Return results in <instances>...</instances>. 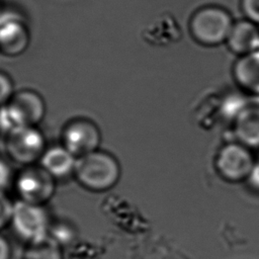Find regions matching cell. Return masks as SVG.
<instances>
[{
	"instance_id": "1",
	"label": "cell",
	"mask_w": 259,
	"mask_h": 259,
	"mask_svg": "<svg viewBox=\"0 0 259 259\" xmlns=\"http://www.w3.org/2000/svg\"><path fill=\"white\" fill-rule=\"evenodd\" d=\"M121 168L117 159L100 149L77 159L74 177L85 189L103 192L116 185Z\"/></svg>"
},
{
	"instance_id": "2",
	"label": "cell",
	"mask_w": 259,
	"mask_h": 259,
	"mask_svg": "<svg viewBox=\"0 0 259 259\" xmlns=\"http://www.w3.org/2000/svg\"><path fill=\"white\" fill-rule=\"evenodd\" d=\"M14 235L25 245L40 242L50 236L52 223L46 205L17 199L9 225Z\"/></svg>"
},
{
	"instance_id": "3",
	"label": "cell",
	"mask_w": 259,
	"mask_h": 259,
	"mask_svg": "<svg viewBox=\"0 0 259 259\" xmlns=\"http://www.w3.org/2000/svg\"><path fill=\"white\" fill-rule=\"evenodd\" d=\"M13 186L17 199L46 205L57 188V180L38 163L24 166L15 174Z\"/></svg>"
},
{
	"instance_id": "4",
	"label": "cell",
	"mask_w": 259,
	"mask_h": 259,
	"mask_svg": "<svg viewBox=\"0 0 259 259\" xmlns=\"http://www.w3.org/2000/svg\"><path fill=\"white\" fill-rule=\"evenodd\" d=\"M47 148L45 136L37 126H24L6 135L7 157L21 167L37 164Z\"/></svg>"
},
{
	"instance_id": "5",
	"label": "cell",
	"mask_w": 259,
	"mask_h": 259,
	"mask_svg": "<svg viewBox=\"0 0 259 259\" xmlns=\"http://www.w3.org/2000/svg\"><path fill=\"white\" fill-rule=\"evenodd\" d=\"M234 23L230 14L219 7H204L191 18L190 30L202 45L215 46L227 40Z\"/></svg>"
},
{
	"instance_id": "6",
	"label": "cell",
	"mask_w": 259,
	"mask_h": 259,
	"mask_svg": "<svg viewBox=\"0 0 259 259\" xmlns=\"http://www.w3.org/2000/svg\"><path fill=\"white\" fill-rule=\"evenodd\" d=\"M61 139V144L78 159L99 149L101 132L94 121L75 118L64 125Z\"/></svg>"
},
{
	"instance_id": "7",
	"label": "cell",
	"mask_w": 259,
	"mask_h": 259,
	"mask_svg": "<svg viewBox=\"0 0 259 259\" xmlns=\"http://www.w3.org/2000/svg\"><path fill=\"white\" fill-rule=\"evenodd\" d=\"M255 165L248 147L239 142L224 146L215 159L218 172L224 179L231 182L248 179Z\"/></svg>"
},
{
	"instance_id": "8",
	"label": "cell",
	"mask_w": 259,
	"mask_h": 259,
	"mask_svg": "<svg viewBox=\"0 0 259 259\" xmlns=\"http://www.w3.org/2000/svg\"><path fill=\"white\" fill-rule=\"evenodd\" d=\"M30 36L23 17L15 11L0 12V53L8 57L23 54Z\"/></svg>"
},
{
	"instance_id": "9",
	"label": "cell",
	"mask_w": 259,
	"mask_h": 259,
	"mask_svg": "<svg viewBox=\"0 0 259 259\" xmlns=\"http://www.w3.org/2000/svg\"><path fill=\"white\" fill-rule=\"evenodd\" d=\"M77 158L62 144L48 147L38 164L57 181L74 176Z\"/></svg>"
},
{
	"instance_id": "10",
	"label": "cell",
	"mask_w": 259,
	"mask_h": 259,
	"mask_svg": "<svg viewBox=\"0 0 259 259\" xmlns=\"http://www.w3.org/2000/svg\"><path fill=\"white\" fill-rule=\"evenodd\" d=\"M19 112L26 125L37 126L46 114V103L42 96L32 89L15 91L9 101Z\"/></svg>"
},
{
	"instance_id": "11",
	"label": "cell",
	"mask_w": 259,
	"mask_h": 259,
	"mask_svg": "<svg viewBox=\"0 0 259 259\" xmlns=\"http://www.w3.org/2000/svg\"><path fill=\"white\" fill-rule=\"evenodd\" d=\"M235 135L239 143L248 148L259 147V106L240 109L235 118Z\"/></svg>"
},
{
	"instance_id": "12",
	"label": "cell",
	"mask_w": 259,
	"mask_h": 259,
	"mask_svg": "<svg viewBox=\"0 0 259 259\" xmlns=\"http://www.w3.org/2000/svg\"><path fill=\"white\" fill-rule=\"evenodd\" d=\"M227 42L231 51L244 56L258 50L259 30L252 21H239L233 25Z\"/></svg>"
},
{
	"instance_id": "13",
	"label": "cell",
	"mask_w": 259,
	"mask_h": 259,
	"mask_svg": "<svg viewBox=\"0 0 259 259\" xmlns=\"http://www.w3.org/2000/svg\"><path fill=\"white\" fill-rule=\"evenodd\" d=\"M234 77L244 90L259 95V50L246 54L237 61Z\"/></svg>"
},
{
	"instance_id": "14",
	"label": "cell",
	"mask_w": 259,
	"mask_h": 259,
	"mask_svg": "<svg viewBox=\"0 0 259 259\" xmlns=\"http://www.w3.org/2000/svg\"><path fill=\"white\" fill-rule=\"evenodd\" d=\"M63 247L48 237L47 239L26 245L22 259H63Z\"/></svg>"
},
{
	"instance_id": "15",
	"label": "cell",
	"mask_w": 259,
	"mask_h": 259,
	"mask_svg": "<svg viewBox=\"0 0 259 259\" xmlns=\"http://www.w3.org/2000/svg\"><path fill=\"white\" fill-rule=\"evenodd\" d=\"M30 126L26 125L23 118L16 110V108L10 103H6L0 106V132L8 135L21 127Z\"/></svg>"
},
{
	"instance_id": "16",
	"label": "cell",
	"mask_w": 259,
	"mask_h": 259,
	"mask_svg": "<svg viewBox=\"0 0 259 259\" xmlns=\"http://www.w3.org/2000/svg\"><path fill=\"white\" fill-rule=\"evenodd\" d=\"M49 237L63 247L73 242V239L75 238V231L71 225L66 223H59L56 225L52 224Z\"/></svg>"
},
{
	"instance_id": "17",
	"label": "cell",
	"mask_w": 259,
	"mask_h": 259,
	"mask_svg": "<svg viewBox=\"0 0 259 259\" xmlns=\"http://www.w3.org/2000/svg\"><path fill=\"white\" fill-rule=\"evenodd\" d=\"M14 202L6 192L0 191V231L10 225Z\"/></svg>"
},
{
	"instance_id": "18",
	"label": "cell",
	"mask_w": 259,
	"mask_h": 259,
	"mask_svg": "<svg viewBox=\"0 0 259 259\" xmlns=\"http://www.w3.org/2000/svg\"><path fill=\"white\" fill-rule=\"evenodd\" d=\"M14 93L15 90L12 79L9 75L0 71V106L8 103Z\"/></svg>"
},
{
	"instance_id": "19",
	"label": "cell",
	"mask_w": 259,
	"mask_h": 259,
	"mask_svg": "<svg viewBox=\"0 0 259 259\" xmlns=\"http://www.w3.org/2000/svg\"><path fill=\"white\" fill-rule=\"evenodd\" d=\"M15 174L9 162L0 157V191L5 192L8 187L13 185Z\"/></svg>"
},
{
	"instance_id": "20",
	"label": "cell",
	"mask_w": 259,
	"mask_h": 259,
	"mask_svg": "<svg viewBox=\"0 0 259 259\" xmlns=\"http://www.w3.org/2000/svg\"><path fill=\"white\" fill-rule=\"evenodd\" d=\"M242 8L250 21L259 23V0H242Z\"/></svg>"
},
{
	"instance_id": "21",
	"label": "cell",
	"mask_w": 259,
	"mask_h": 259,
	"mask_svg": "<svg viewBox=\"0 0 259 259\" xmlns=\"http://www.w3.org/2000/svg\"><path fill=\"white\" fill-rule=\"evenodd\" d=\"M11 254L9 241L0 234V259H11Z\"/></svg>"
},
{
	"instance_id": "22",
	"label": "cell",
	"mask_w": 259,
	"mask_h": 259,
	"mask_svg": "<svg viewBox=\"0 0 259 259\" xmlns=\"http://www.w3.org/2000/svg\"><path fill=\"white\" fill-rule=\"evenodd\" d=\"M248 180L252 183L253 186L259 188V164L258 165H255L251 175L249 176Z\"/></svg>"
},
{
	"instance_id": "23",
	"label": "cell",
	"mask_w": 259,
	"mask_h": 259,
	"mask_svg": "<svg viewBox=\"0 0 259 259\" xmlns=\"http://www.w3.org/2000/svg\"><path fill=\"white\" fill-rule=\"evenodd\" d=\"M258 50H259V48H258Z\"/></svg>"
}]
</instances>
